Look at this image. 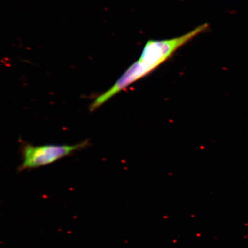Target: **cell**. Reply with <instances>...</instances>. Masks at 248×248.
I'll return each mask as SVG.
<instances>
[{
    "label": "cell",
    "mask_w": 248,
    "mask_h": 248,
    "mask_svg": "<svg viewBox=\"0 0 248 248\" xmlns=\"http://www.w3.org/2000/svg\"><path fill=\"white\" fill-rule=\"evenodd\" d=\"M208 29L209 24H204L178 38L149 40L145 45L139 60L151 71H153L168 60L182 46Z\"/></svg>",
    "instance_id": "1"
},
{
    "label": "cell",
    "mask_w": 248,
    "mask_h": 248,
    "mask_svg": "<svg viewBox=\"0 0 248 248\" xmlns=\"http://www.w3.org/2000/svg\"><path fill=\"white\" fill-rule=\"evenodd\" d=\"M88 144V140H86L74 145H25L22 151L23 163L18 168V170L21 171L27 169L48 165L62 158L66 157L74 151L86 147Z\"/></svg>",
    "instance_id": "2"
}]
</instances>
